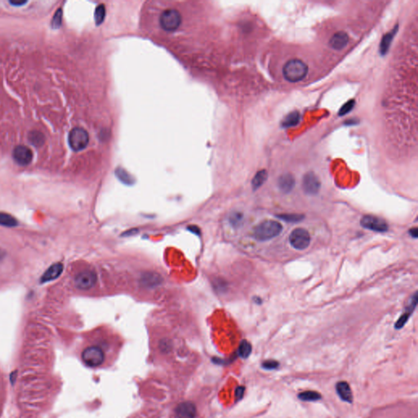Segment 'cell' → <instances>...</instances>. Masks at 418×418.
<instances>
[{"mask_svg": "<svg viewBox=\"0 0 418 418\" xmlns=\"http://www.w3.org/2000/svg\"><path fill=\"white\" fill-rule=\"evenodd\" d=\"M81 358L87 366L93 369L107 367L110 365L107 352L101 345H93L86 347L83 351Z\"/></svg>", "mask_w": 418, "mask_h": 418, "instance_id": "cell-1", "label": "cell"}, {"mask_svg": "<svg viewBox=\"0 0 418 418\" xmlns=\"http://www.w3.org/2000/svg\"><path fill=\"white\" fill-rule=\"evenodd\" d=\"M308 73V66L299 59H292L285 63L283 68V75L285 80L290 83H298L306 78Z\"/></svg>", "mask_w": 418, "mask_h": 418, "instance_id": "cell-2", "label": "cell"}, {"mask_svg": "<svg viewBox=\"0 0 418 418\" xmlns=\"http://www.w3.org/2000/svg\"><path fill=\"white\" fill-rule=\"evenodd\" d=\"M283 226L274 220H265L257 225L253 230V236L258 241H267L281 235Z\"/></svg>", "mask_w": 418, "mask_h": 418, "instance_id": "cell-3", "label": "cell"}, {"mask_svg": "<svg viewBox=\"0 0 418 418\" xmlns=\"http://www.w3.org/2000/svg\"><path fill=\"white\" fill-rule=\"evenodd\" d=\"M160 24L162 29L168 32L177 30L181 24V13L173 9L164 10L160 17Z\"/></svg>", "mask_w": 418, "mask_h": 418, "instance_id": "cell-4", "label": "cell"}, {"mask_svg": "<svg viewBox=\"0 0 418 418\" xmlns=\"http://www.w3.org/2000/svg\"><path fill=\"white\" fill-rule=\"evenodd\" d=\"M311 240V235L306 229H295L289 235V243L296 250H304L308 248Z\"/></svg>", "mask_w": 418, "mask_h": 418, "instance_id": "cell-5", "label": "cell"}, {"mask_svg": "<svg viewBox=\"0 0 418 418\" xmlns=\"http://www.w3.org/2000/svg\"><path fill=\"white\" fill-rule=\"evenodd\" d=\"M89 143V133L82 127H75L69 132V144L74 151H82L84 148H86Z\"/></svg>", "mask_w": 418, "mask_h": 418, "instance_id": "cell-6", "label": "cell"}, {"mask_svg": "<svg viewBox=\"0 0 418 418\" xmlns=\"http://www.w3.org/2000/svg\"><path fill=\"white\" fill-rule=\"evenodd\" d=\"M360 224L367 230L379 232V233L386 232L389 229L388 224L386 223V221L373 215H366L363 217L360 221Z\"/></svg>", "mask_w": 418, "mask_h": 418, "instance_id": "cell-7", "label": "cell"}, {"mask_svg": "<svg viewBox=\"0 0 418 418\" xmlns=\"http://www.w3.org/2000/svg\"><path fill=\"white\" fill-rule=\"evenodd\" d=\"M97 280L95 272L92 270H84L76 276L75 285L80 290H89L95 286Z\"/></svg>", "mask_w": 418, "mask_h": 418, "instance_id": "cell-8", "label": "cell"}, {"mask_svg": "<svg viewBox=\"0 0 418 418\" xmlns=\"http://www.w3.org/2000/svg\"><path fill=\"white\" fill-rule=\"evenodd\" d=\"M302 187L306 194L314 195L319 193V189H320V181L315 173H306L303 177Z\"/></svg>", "mask_w": 418, "mask_h": 418, "instance_id": "cell-9", "label": "cell"}, {"mask_svg": "<svg viewBox=\"0 0 418 418\" xmlns=\"http://www.w3.org/2000/svg\"><path fill=\"white\" fill-rule=\"evenodd\" d=\"M13 158L18 164L25 166L32 161V151L25 146H18L13 151Z\"/></svg>", "mask_w": 418, "mask_h": 418, "instance_id": "cell-10", "label": "cell"}, {"mask_svg": "<svg viewBox=\"0 0 418 418\" xmlns=\"http://www.w3.org/2000/svg\"><path fill=\"white\" fill-rule=\"evenodd\" d=\"M416 305H417V293L415 292L412 298L410 299V302L406 307V311L403 313V315L399 317V319L397 320L394 325V328L396 329H400L403 328V326L405 325L407 320L409 319L410 316L413 313L414 310L416 309Z\"/></svg>", "mask_w": 418, "mask_h": 418, "instance_id": "cell-11", "label": "cell"}, {"mask_svg": "<svg viewBox=\"0 0 418 418\" xmlns=\"http://www.w3.org/2000/svg\"><path fill=\"white\" fill-rule=\"evenodd\" d=\"M196 415V408L190 402L180 403L175 410L176 418H194Z\"/></svg>", "mask_w": 418, "mask_h": 418, "instance_id": "cell-12", "label": "cell"}, {"mask_svg": "<svg viewBox=\"0 0 418 418\" xmlns=\"http://www.w3.org/2000/svg\"><path fill=\"white\" fill-rule=\"evenodd\" d=\"M348 43H349V36L344 31L335 33L329 40L330 47L336 51L345 48Z\"/></svg>", "mask_w": 418, "mask_h": 418, "instance_id": "cell-13", "label": "cell"}, {"mask_svg": "<svg viewBox=\"0 0 418 418\" xmlns=\"http://www.w3.org/2000/svg\"><path fill=\"white\" fill-rule=\"evenodd\" d=\"M163 278L156 272H146L142 275L141 284L147 288H155L161 285Z\"/></svg>", "mask_w": 418, "mask_h": 418, "instance_id": "cell-14", "label": "cell"}, {"mask_svg": "<svg viewBox=\"0 0 418 418\" xmlns=\"http://www.w3.org/2000/svg\"><path fill=\"white\" fill-rule=\"evenodd\" d=\"M63 271V265L61 263H56L48 268L41 278L42 283L50 282L58 278Z\"/></svg>", "mask_w": 418, "mask_h": 418, "instance_id": "cell-15", "label": "cell"}, {"mask_svg": "<svg viewBox=\"0 0 418 418\" xmlns=\"http://www.w3.org/2000/svg\"><path fill=\"white\" fill-rule=\"evenodd\" d=\"M294 185H295V179L293 177V175L286 173V174L282 175L278 178V188H280L281 191L284 192L285 194L291 192L293 187H294Z\"/></svg>", "mask_w": 418, "mask_h": 418, "instance_id": "cell-16", "label": "cell"}, {"mask_svg": "<svg viewBox=\"0 0 418 418\" xmlns=\"http://www.w3.org/2000/svg\"><path fill=\"white\" fill-rule=\"evenodd\" d=\"M336 391L340 399L345 402L352 403L353 401V395H352V390L350 387L349 384L345 382H340L336 385Z\"/></svg>", "mask_w": 418, "mask_h": 418, "instance_id": "cell-17", "label": "cell"}, {"mask_svg": "<svg viewBox=\"0 0 418 418\" xmlns=\"http://www.w3.org/2000/svg\"><path fill=\"white\" fill-rule=\"evenodd\" d=\"M397 29H398V26H396L392 31H390L388 34L384 35L383 38H382V42L380 44V52L382 55L387 53V51L390 48V43L392 42L393 38L396 34Z\"/></svg>", "mask_w": 418, "mask_h": 418, "instance_id": "cell-18", "label": "cell"}, {"mask_svg": "<svg viewBox=\"0 0 418 418\" xmlns=\"http://www.w3.org/2000/svg\"><path fill=\"white\" fill-rule=\"evenodd\" d=\"M29 141L35 147H40L45 143V136L40 131H32L29 133Z\"/></svg>", "mask_w": 418, "mask_h": 418, "instance_id": "cell-19", "label": "cell"}, {"mask_svg": "<svg viewBox=\"0 0 418 418\" xmlns=\"http://www.w3.org/2000/svg\"><path fill=\"white\" fill-rule=\"evenodd\" d=\"M267 172L265 170L259 171L257 174L255 175L252 181V189L257 190L261 187L263 184L265 183L267 179Z\"/></svg>", "mask_w": 418, "mask_h": 418, "instance_id": "cell-20", "label": "cell"}, {"mask_svg": "<svg viewBox=\"0 0 418 418\" xmlns=\"http://www.w3.org/2000/svg\"><path fill=\"white\" fill-rule=\"evenodd\" d=\"M300 121V114L298 111H294V112L290 113L288 114L287 116L285 117V119L283 120L282 126L284 127H290L293 126H295L299 123Z\"/></svg>", "mask_w": 418, "mask_h": 418, "instance_id": "cell-21", "label": "cell"}, {"mask_svg": "<svg viewBox=\"0 0 418 418\" xmlns=\"http://www.w3.org/2000/svg\"><path fill=\"white\" fill-rule=\"evenodd\" d=\"M18 224V221L16 220V218H13V216L5 214V213H0V225L1 226L13 227H17Z\"/></svg>", "mask_w": 418, "mask_h": 418, "instance_id": "cell-22", "label": "cell"}, {"mask_svg": "<svg viewBox=\"0 0 418 418\" xmlns=\"http://www.w3.org/2000/svg\"><path fill=\"white\" fill-rule=\"evenodd\" d=\"M243 220H244V214L240 212H233L229 218L230 223L235 227H239L242 224Z\"/></svg>", "mask_w": 418, "mask_h": 418, "instance_id": "cell-23", "label": "cell"}, {"mask_svg": "<svg viewBox=\"0 0 418 418\" xmlns=\"http://www.w3.org/2000/svg\"><path fill=\"white\" fill-rule=\"evenodd\" d=\"M94 17H95L96 23H97V26L102 24L104 19H105V17H106V8H105V5H100L97 7Z\"/></svg>", "mask_w": 418, "mask_h": 418, "instance_id": "cell-24", "label": "cell"}, {"mask_svg": "<svg viewBox=\"0 0 418 418\" xmlns=\"http://www.w3.org/2000/svg\"><path fill=\"white\" fill-rule=\"evenodd\" d=\"M321 398V395L315 391H305L299 394V399L303 401H316Z\"/></svg>", "mask_w": 418, "mask_h": 418, "instance_id": "cell-25", "label": "cell"}, {"mask_svg": "<svg viewBox=\"0 0 418 418\" xmlns=\"http://www.w3.org/2000/svg\"><path fill=\"white\" fill-rule=\"evenodd\" d=\"M277 217L282 219V220L285 221V222H301L304 218V216L301 215V214H281V215H278Z\"/></svg>", "mask_w": 418, "mask_h": 418, "instance_id": "cell-26", "label": "cell"}, {"mask_svg": "<svg viewBox=\"0 0 418 418\" xmlns=\"http://www.w3.org/2000/svg\"><path fill=\"white\" fill-rule=\"evenodd\" d=\"M252 352V345L247 340H243L239 346V354L243 358H247Z\"/></svg>", "mask_w": 418, "mask_h": 418, "instance_id": "cell-27", "label": "cell"}, {"mask_svg": "<svg viewBox=\"0 0 418 418\" xmlns=\"http://www.w3.org/2000/svg\"><path fill=\"white\" fill-rule=\"evenodd\" d=\"M355 104H356L355 100H350V101H348L346 103L344 104L341 106V108H340V110H339V115L343 116V115H345V114H348L353 109L354 106H355Z\"/></svg>", "mask_w": 418, "mask_h": 418, "instance_id": "cell-28", "label": "cell"}, {"mask_svg": "<svg viewBox=\"0 0 418 418\" xmlns=\"http://www.w3.org/2000/svg\"><path fill=\"white\" fill-rule=\"evenodd\" d=\"M61 17H62V12H61V9H59L54 16L53 19H52V26L53 28H57L60 26V22H61Z\"/></svg>", "mask_w": 418, "mask_h": 418, "instance_id": "cell-29", "label": "cell"}, {"mask_svg": "<svg viewBox=\"0 0 418 418\" xmlns=\"http://www.w3.org/2000/svg\"><path fill=\"white\" fill-rule=\"evenodd\" d=\"M277 366H278V363L273 361V360H268V361H265L263 364V367L267 369H274Z\"/></svg>", "mask_w": 418, "mask_h": 418, "instance_id": "cell-30", "label": "cell"}, {"mask_svg": "<svg viewBox=\"0 0 418 418\" xmlns=\"http://www.w3.org/2000/svg\"><path fill=\"white\" fill-rule=\"evenodd\" d=\"M409 234L412 238L414 239H416L417 238L418 235V231L417 228H412L409 231Z\"/></svg>", "mask_w": 418, "mask_h": 418, "instance_id": "cell-31", "label": "cell"}, {"mask_svg": "<svg viewBox=\"0 0 418 418\" xmlns=\"http://www.w3.org/2000/svg\"><path fill=\"white\" fill-rule=\"evenodd\" d=\"M10 3H11L12 5H22L26 4L25 1H22V2H21V1H18V2H16V1H11Z\"/></svg>", "mask_w": 418, "mask_h": 418, "instance_id": "cell-32", "label": "cell"}, {"mask_svg": "<svg viewBox=\"0 0 418 418\" xmlns=\"http://www.w3.org/2000/svg\"><path fill=\"white\" fill-rule=\"evenodd\" d=\"M254 301L255 302H256V303H257V304L258 305H261V303H262V300H261V298H255Z\"/></svg>", "mask_w": 418, "mask_h": 418, "instance_id": "cell-33", "label": "cell"}, {"mask_svg": "<svg viewBox=\"0 0 418 418\" xmlns=\"http://www.w3.org/2000/svg\"><path fill=\"white\" fill-rule=\"evenodd\" d=\"M2 253H3V252H1V251H0V258H1V257H2Z\"/></svg>", "mask_w": 418, "mask_h": 418, "instance_id": "cell-34", "label": "cell"}]
</instances>
